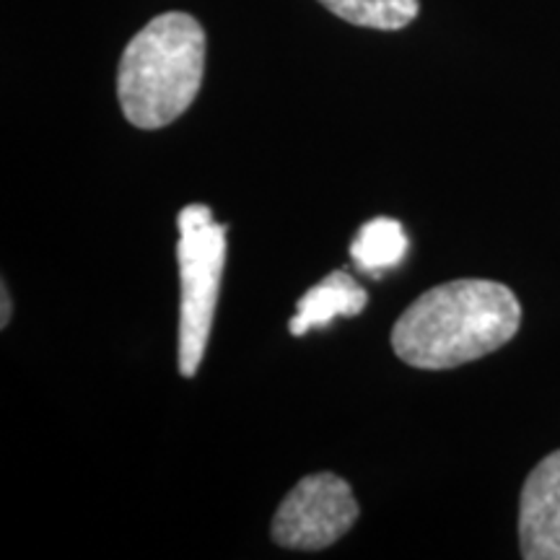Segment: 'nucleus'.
Masks as SVG:
<instances>
[{"instance_id": "nucleus-9", "label": "nucleus", "mask_w": 560, "mask_h": 560, "mask_svg": "<svg viewBox=\"0 0 560 560\" xmlns=\"http://www.w3.org/2000/svg\"><path fill=\"white\" fill-rule=\"evenodd\" d=\"M0 293H3V299H0V301H3V304H0V306H3V314H0V327H9V322H11V312H13V306H11V296H9V285H0Z\"/></svg>"}, {"instance_id": "nucleus-7", "label": "nucleus", "mask_w": 560, "mask_h": 560, "mask_svg": "<svg viewBox=\"0 0 560 560\" xmlns=\"http://www.w3.org/2000/svg\"><path fill=\"white\" fill-rule=\"evenodd\" d=\"M408 247L410 242L402 223L380 215V219L363 223L359 236L350 244V257L371 278H382L387 270L400 268Z\"/></svg>"}, {"instance_id": "nucleus-6", "label": "nucleus", "mask_w": 560, "mask_h": 560, "mask_svg": "<svg viewBox=\"0 0 560 560\" xmlns=\"http://www.w3.org/2000/svg\"><path fill=\"white\" fill-rule=\"evenodd\" d=\"M369 293L348 270H332L299 299V314L289 322V332L306 335L314 327H327L335 317H359L366 310Z\"/></svg>"}, {"instance_id": "nucleus-5", "label": "nucleus", "mask_w": 560, "mask_h": 560, "mask_svg": "<svg viewBox=\"0 0 560 560\" xmlns=\"http://www.w3.org/2000/svg\"><path fill=\"white\" fill-rule=\"evenodd\" d=\"M524 560H560V450L529 472L520 499Z\"/></svg>"}, {"instance_id": "nucleus-4", "label": "nucleus", "mask_w": 560, "mask_h": 560, "mask_svg": "<svg viewBox=\"0 0 560 560\" xmlns=\"http://www.w3.org/2000/svg\"><path fill=\"white\" fill-rule=\"evenodd\" d=\"M361 506L348 480L332 472L301 478L272 516V540L289 550H325L359 522Z\"/></svg>"}, {"instance_id": "nucleus-1", "label": "nucleus", "mask_w": 560, "mask_h": 560, "mask_svg": "<svg viewBox=\"0 0 560 560\" xmlns=\"http://www.w3.org/2000/svg\"><path fill=\"white\" fill-rule=\"evenodd\" d=\"M520 325L522 304L509 285L459 278L412 301L392 327V348L412 369H457L506 346Z\"/></svg>"}, {"instance_id": "nucleus-3", "label": "nucleus", "mask_w": 560, "mask_h": 560, "mask_svg": "<svg viewBox=\"0 0 560 560\" xmlns=\"http://www.w3.org/2000/svg\"><path fill=\"white\" fill-rule=\"evenodd\" d=\"M177 262H179V348L177 366L192 380L206 359L219 306L221 276L226 265V223L213 219V210L200 202L182 208L177 215Z\"/></svg>"}, {"instance_id": "nucleus-8", "label": "nucleus", "mask_w": 560, "mask_h": 560, "mask_svg": "<svg viewBox=\"0 0 560 560\" xmlns=\"http://www.w3.org/2000/svg\"><path fill=\"white\" fill-rule=\"evenodd\" d=\"M319 3L348 24L380 32L405 30L420 11V0H319Z\"/></svg>"}, {"instance_id": "nucleus-2", "label": "nucleus", "mask_w": 560, "mask_h": 560, "mask_svg": "<svg viewBox=\"0 0 560 560\" xmlns=\"http://www.w3.org/2000/svg\"><path fill=\"white\" fill-rule=\"evenodd\" d=\"M206 73V32L190 13H161L125 47L117 68V100L138 130L179 120L198 96Z\"/></svg>"}]
</instances>
